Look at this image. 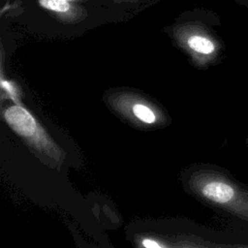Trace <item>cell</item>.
<instances>
[{
    "instance_id": "cell-1",
    "label": "cell",
    "mask_w": 248,
    "mask_h": 248,
    "mask_svg": "<svg viewBox=\"0 0 248 248\" xmlns=\"http://www.w3.org/2000/svg\"><path fill=\"white\" fill-rule=\"evenodd\" d=\"M3 115L9 126L31 145L51 157L59 156L57 146L26 108L18 105L11 106L4 110Z\"/></svg>"
},
{
    "instance_id": "cell-2",
    "label": "cell",
    "mask_w": 248,
    "mask_h": 248,
    "mask_svg": "<svg viewBox=\"0 0 248 248\" xmlns=\"http://www.w3.org/2000/svg\"><path fill=\"white\" fill-rule=\"evenodd\" d=\"M37 5L64 22L74 23L87 16L84 4L70 0H36Z\"/></svg>"
},
{
    "instance_id": "cell-3",
    "label": "cell",
    "mask_w": 248,
    "mask_h": 248,
    "mask_svg": "<svg viewBox=\"0 0 248 248\" xmlns=\"http://www.w3.org/2000/svg\"><path fill=\"white\" fill-rule=\"evenodd\" d=\"M203 197L217 203H227L234 196V190L229 184L218 179H210L200 186Z\"/></svg>"
},
{
    "instance_id": "cell-4",
    "label": "cell",
    "mask_w": 248,
    "mask_h": 248,
    "mask_svg": "<svg viewBox=\"0 0 248 248\" xmlns=\"http://www.w3.org/2000/svg\"><path fill=\"white\" fill-rule=\"evenodd\" d=\"M186 45L191 50L201 54H210L215 49L213 42L207 37L200 34L188 35L186 38Z\"/></svg>"
},
{
    "instance_id": "cell-5",
    "label": "cell",
    "mask_w": 248,
    "mask_h": 248,
    "mask_svg": "<svg viewBox=\"0 0 248 248\" xmlns=\"http://www.w3.org/2000/svg\"><path fill=\"white\" fill-rule=\"evenodd\" d=\"M133 114L136 118L146 124H153L157 120L156 113L151 109L150 107L144 104H135L132 108Z\"/></svg>"
},
{
    "instance_id": "cell-6",
    "label": "cell",
    "mask_w": 248,
    "mask_h": 248,
    "mask_svg": "<svg viewBox=\"0 0 248 248\" xmlns=\"http://www.w3.org/2000/svg\"><path fill=\"white\" fill-rule=\"evenodd\" d=\"M143 1H147V0H101V2L103 4H106L108 6L109 5H118V6H134V5H140L141 4Z\"/></svg>"
},
{
    "instance_id": "cell-7",
    "label": "cell",
    "mask_w": 248,
    "mask_h": 248,
    "mask_svg": "<svg viewBox=\"0 0 248 248\" xmlns=\"http://www.w3.org/2000/svg\"><path fill=\"white\" fill-rule=\"evenodd\" d=\"M141 245L144 247H147V248H158V247L164 246L153 239H143L141 242Z\"/></svg>"
},
{
    "instance_id": "cell-8",
    "label": "cell",
    "mask_w": 248,
    "mask_h": 248,
    "mask_svg": "<svg viewBox=\"0 0 248 248\" xmlns=\"http://www.w3.org/2000/svg\"><path fill=\"white\" fill-rule=\"evenodd\" d=\"M70 1H73L75 3H79V4H87L90 0H70Z\"/></svg>"
}]
</instances>
